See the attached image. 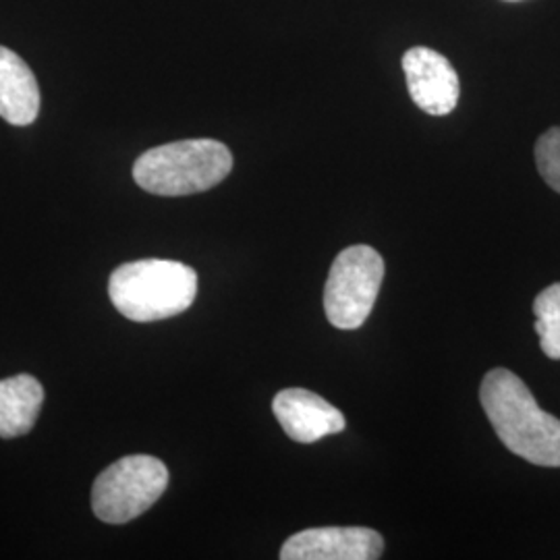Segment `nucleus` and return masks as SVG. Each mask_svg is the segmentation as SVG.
I'll return each instance as SVG.
<instances>
[{"mask_svg": "<svg viewBox=\"0 0 560 560\" xmlns=\"http://www.w3.org/2000/svg\"><path fill=\"white\" fill-rule=\"evenodd\" d=\"M481 407L502 444L521 459L560 467V420L546 413L511 370H490L480 388Z\"/></svg>", "mask_w": 560, "mask_h": 560, "instance_id": "1", "label": "nucleus"}, {"mask_svg": "<svg viewBox=\"0 0 560 560\" xmlns=\"http://www.w3.org/2000/svg\"><path fill=\"white\" fill-rule=\"evenodd\" d=\"M108 295L129 320H166L191 307L198 295V275L180 261H129L110 275Z\"/></svg>", "mask_w": 560, "mask_h": 560, "instance_id": "2", "label": "nucleus"}, {"mask_svg": "<svg viewBox=\"0 0 560 560\" xmlns=\"http://www.w3.org/2000/svg\"><path fill=\"white\" fill-rule=\"evenodd\" d=\"M233 171L231 150L217 140H183L143 152L133 179L143 191L180 198L217 187Z\"/></svg>", "mask_w": 560, "mask_h": 560, "instance_id": "3", "label": "nucleus"}, {"mask_svg": "<svg viewBox=\"0 0 560 560\" xmlns=\"http://www.w3.org/2000/svg\"><path fill=\"white\" fill-rule=\"evenodd\" d=\"M168 469L150 455H129L106 467L92 488V511L104 523L138 520L161 499Z\"/></svg>", "mask_w": 560, "mask_h": 560, "instance_id": "4", "label": "nucleus"}, {"mask_svg": "<svg viewBox=\"0 0 560 560\" xmlns=\"http://www.w3.org/2000/svg\"><path fill=\"white\" fill-rule=\"evenodd\" d=\"M384 280V260L374 247L351 245L332 261L324 289L326 318L340 330H355L370 318Z\"/></svg>", "mask_w": 560, "mask_h": 560, "instance_id": "5", "label": "nucleus"}, {"mask_svg": "<svg viewBox=\"0 0 560 560\" xmlns=\"http://www.w3.org/2000/svg\"><path fill=\"white\" fill-rule=\"evenodd\" d=\"M402 71L411 101L432 117L451 115L459 102V75L441 52L416 46L405 52Z\"/></svg>", "mask_w": 560, "mask_h": 560, "instance_id": "6", "label": "nucleus"}, {"mask_svg": "<svg viewBox=\"0 0 560 560\" xmlns=\"http://www.w3.org/2000/svg\"><path fill=\"white\" fill-rule=\"evenodd\" d=\"M384 540L370 527H316L305 529L282 544V560H376Z\"/></svg>", "mask_w": 560, "mask_h": 560, "instance_id": "7", "label": "nucleus"}, {"mask_svg": "<svg viewBox=\"0 0 560 560\" xmlns=\"http://www.w3.org/2000/svg\"><path fill=\"white\" fill-rule=\"evenodd\" d=\"M272 411L287 436L303 444L339 434L347 425L335 405L305 388L280 390L272 400Z\"/></svg>", "mask_w": 560, "mask_h": 560, "instance_id": "8", "label": "nucleus"}, {"mask_svg": "<svg viewBox=\"0 0 560 560\" xmlns=\"http://www.w3.org/2000/svg\"><path fill=\"white\" fill-rule=\"evenodd\" d=\"M40 88L34 71L18 52L0 46V117L25 127L38 119Z\"/></svg>", "mask_w": 560, "mask_h": 560, "instance_id": "9", "label": "nucleus"}, {"mask_svg": "<svg viewBox=\"0 0 560 560\" xmlns=\"http://www.w3.org/2000/svg\"><path fill=\"white\" fill-rule=\"evenodd\" d=\"M44 402L40 381L20 374L0 381V436L18 439L32 432Z\"/></svg>", "mask_w": 560, "mask_h": 560, "instance_id": "10", "label": "nucleus"}, {"mask_svg": "<svg viewBox=\"0 0 560 560\" xmlns=\"http://www.w3.org/2000/svg\"><path fill=\"white\" fill-rule=\"evenodd\" d=\"M534 314L544 355L560 360V282L546 287L536 298Z\"/></svg>", "mask_w": 560, "mask_h": 560, "instance_id": "11", "label": "nucleus"}, {"mask_svg": "<svg viewBox=\"0 0 560 560\" xmlns=\"http://www.w3.org/2000/svg\"><path fill=\"white\" fill-rule=\"evenodd\" d=\"M536 164L541 179L560 194V127H552L536 143Z\"/></svg>", "mask_w": 560, "mask_h": 560, "instance_id": "12", "label": "nucleus"}]
</instances>
